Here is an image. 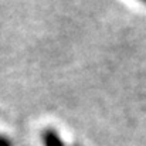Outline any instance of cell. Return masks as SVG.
<instances>
[{"instance_id":"cell-1","label":"cell","mask_w":146,"mask_h":146,"mask_svg":"<svg viewBox=\"0 0 146 146\" xmlns=\"http://www.w3.org/2000/svg\"><path fill=\"white\" fill-rule=\"evenodd\" d=\"M41 143L43 146H65L60 133L52 128H47L41 132Z\"/></svg>"},{"instance_id":"cell-2","label":"cell","mask_w":146,"mask_h":146,"mask_svg":"<svg viewBox=\"0 0 146 146\" xmlns=\"http://www.w3.org/2000/svg\"><path fill=\"white\" fill-rule=\"evenodd\" d=\"M0 146H14L11 139L7 136V135H1L0 133Z\"/></svg>"},{"instance_id":"cell-3","label":"cell","mask_w":146,"mask_h":146,"mask_svg":"<svg viewBox=\"0 0 146 146\" xmlns=\"http://www.w3.org/2000/svg\"><path fill=\"white\" fill-rule=\"evenodd\" d=\"M139 1H142L143 4H146V0H139Z\"/></svg>"}]
</instances>
